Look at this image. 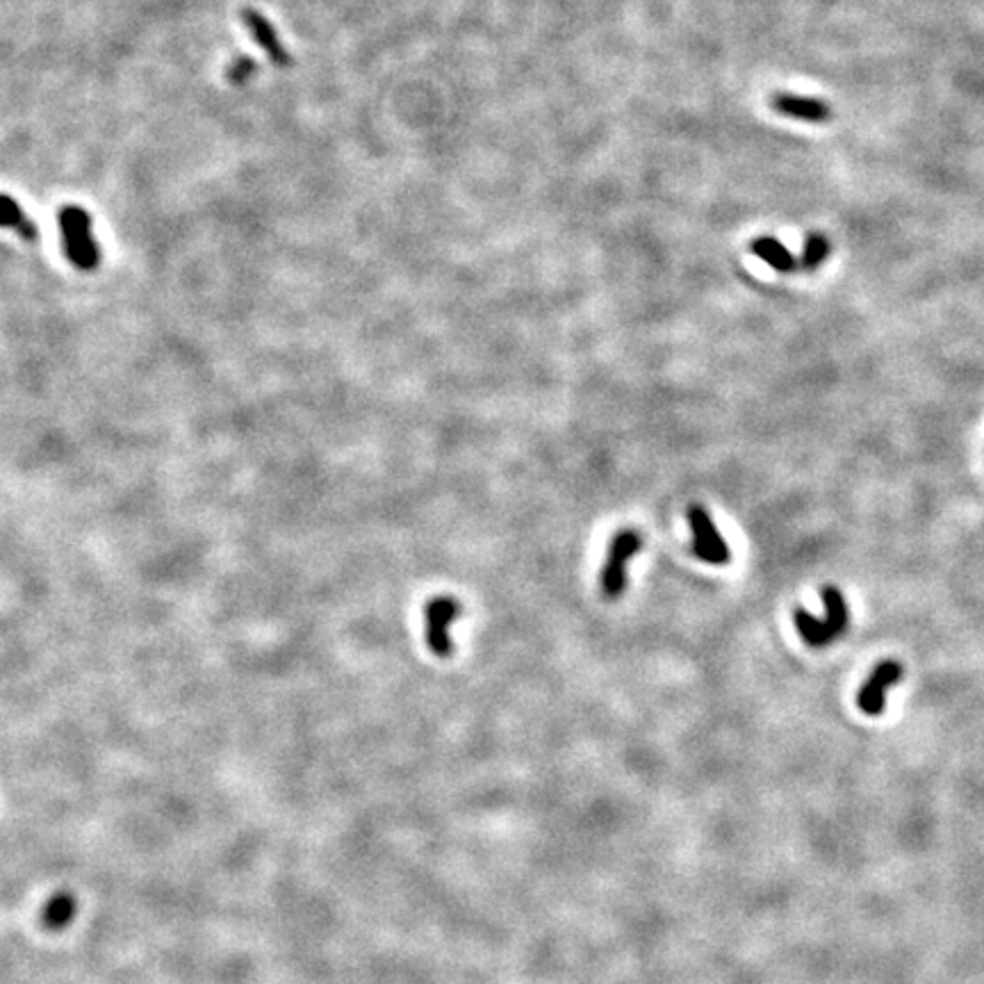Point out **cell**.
Wrapping results in <instances>:
<instances>
[{"label": "cell", "mask_w": 984, "mask_h": 984, "mask_svg": "<svg viewBox=\"0 0 984 984\" xmlns=\"http://www.w3.org/2000/svg\"><path fill=\"white\" fill-rule=\"evenodd\" d=\"M60 228L64 237V251L69 260L82 272H92L101 265V249L92 233V217L78 205H69L60 212Z\"/></svg>", "instance_id": "1"}, {"label": "cell", "mask_w": 984, "mask_h": 984, "mask_svg": "<svg viewBox=\"0 0 984 984\" xmlns=\"http://www.w3.org/2000/svg\"><path fill=\"white\" fill-rule=\"evenodd\" d=\"M643 538L636 529H625L611 540L604 568L600 572V590L606 600H618L627 590V565L641 552Z\"/></svg>", "instance_id": "2"}, {"label": "cell", "mask_w": 984, "mask_h": 984, "mask_svg": "<svg viewBox=\"0 0 984 984\" xmlns=\"http://www.w3.org/2000/svg\"><path fill=\"white\" fill-rule=\"evenodd\" d=\"M688 527L693 533V554L709 565H727L732 561V549L713 522L711 513L702 504H691L686 511Z\"/></svg>", "instance_id": "3"}, {"label": "cell", "mask_w": 984, "mask_h": 984, "mask_svg": "<svg viewBox=\"0 0 984 984\" xmlns=\"http://www.w3.org/2000/svg\"><path fill=\"white\" fill-rule=\"evenodd\" d=\"M458 615H461V602L449 595L433 597L426 604V643H429V650L440 656V659H447L451 650H454L449 638V627L454 625Z\"/></svg>", "instance_id": "4"}, {"label": "cell", "mask_w": 984, "mask_h": 984, "mask_svg": "<svg viewBox=\"0 0 984 984\" xmlns=\"http://www.w3.org/2000/svg\"><path fill=\"white\" fill-rule=\"evenodd\" d=\"M902 679V666L898 661H882L875 666L866 684L859 688L857 704L866 716H882L884 704H887V688L896 686Z\"/></svg>", "instance_id": "5"}, {"label": "cell", "mask_w": 984, "mask_h": 984, "mask_svg": "<svg viewBox=\"0 0 984 984\" xmlns=\"http://www.w3.org/2000/svg\"><path fill=\"white\" fill-rule=\"evenodd\" d=\"M242 21L244 26L249 28L253 41H256L262 51L267 53V57L276 64V67H290L292 57L287 55L283 41L278 39L276 28L265 19V16H262L258 10H242Z\"/></svg>", "instance_id": "6"}, {"label": "cell", "mask_w": 984, "mask_h": 984, "mask_svg": "<svg viewBox=\"0 0 984 984\" xmlns=\"http://www.w3.org/2000/svg\"><path fill=\"white\" fill-rule=\"evenodd\" d=\"M770 105L773 110L784 114V117L800 119V121H811V123H823L832 117V108L825 101H818V98H807V96H791L779 92L770 98Z\"/></svg>", "instance_id": "7"}, {"label": "cell", "mask_w": 984, "mask_h": 984, "mask_svg": "<svg viewBox=\"0 0 984 984\" xmlns=\"http://www.w3.org/2000/svg\"><path fill=\"white\" fill-rule=\"evenodd\" d=\"M0 228H10L21 240L39 242V228L12 196L0 194Z\"/></svg>", "instance_id": "8"}, {"label": "cell", "mask_w": 984, "mask_h": 984, "mask_svg": "<svg viewBox=\"0 0 984 984\" xmlns=\"http://www.w3.org/2000/svg\"><path fill=\"white\" fill-rule=\"evenodd\" d=\"M750 249H752L754 256H757L759 260H764L768 267H773L775 272H779V274H789V272H793L795 267H798V262H795L793 253L786 249L782 242L775 240V237H770V235L757 237V240L750 244Z\"/></svg>", "instance_id": "9"}, {"label": "cell", "mask_w": 984, "mask_h": 984, "mask_svg": "<svg viewBox=\"0 0 984 984\" xmlns=\"http://www.w3.org/2000/svg\"><path fill=\"white\" fill-rule=\"evenodd\" d=\"M823 602H825V611H827L825 613V620L830 622V627L834 629V634L841 636L843 631H846L848 620H850L846 600H843V593H841L839 588H834V586H825L823 588Z\"/></svg>", "instance_id": "10"}, {"label": "cell", "mask_w": 984, "mask_h": 984, "mask_svg": "<svg viewBox=\"0 0 984 984\" xmlns=\"http://www.w3.org/2000/svg\"><path fill=\"white\" fill-rule=\"evenodd\" d=\"M827 256H830V242H827V237L820 233H811L805 242V249H802L800 267L805 272H814V269L823 265Z\"/></svg>", "instance_id": "11"}, {"label": "cell", "mask_w": 984, "mask_h": 984, "mask_svg": "<svg viewBox=\"0 0 984 984\" xmlns=\"http://www.w3.org/2000/svg\"><path fill=\"white\" fill-rule=\"evenodd\" d=\"M73 914H76V900L67 896V893H62V896H55L48 902L44 918L51 928H64V925L71 923Z\"/></svg>", "instance_id": "12"}, {"label": "cell", "mask_w": 984, "mask_h": 984, "mask_svg": "<svg viewBox=\"0 0 984 984\" xmlns=\"http://www.w3.org/2000/svg\"><path fill=\"white\" fill-rule=\"evenodd\" d=\"M258 71V64L253 57H237V60L228 67V80L233 82V85H244V82H249L253 78V73Z\"/></svg>", "instance_id": "13"}]
</instances>
